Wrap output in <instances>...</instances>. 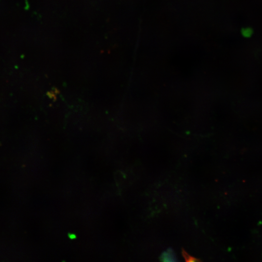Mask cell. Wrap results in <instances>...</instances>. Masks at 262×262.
Instances as JSON below:
<instances>
[{"instance_id": "2", "label": "cell", "mask_w": 262, "mask_h": 262, "mask_svg": "<svg viewBox=\"0 0 262 262\" xmlns=\"http://www.w3.org/2000/svg\"><path fill=\"white\" fill-rule=\"evenodd\" d=\"M182 255L186 262H199L200 261V259L194 257L190 255L184 249L182 250Z\"/></svg>"}, {"instance_id": "1", "label": "cell", "mask_w": 262, "mask_h": 262, "mask_svg": "<svg viewBox=\"0 0 262 262\" xmlns=\"http://www.w3.org/2000/svg\"><path fill=\"white\" fill-rule=\"evenodd\" d=\"M159 259L162 262H177L178 259L174 250L168 248L164 251L159 257Z\"/></svg>"}, {"instance_id": "3", "label": "cell", "mask_w": 262, "mask_h": 262, "mask_svg": "<svg viewBox=\"0 0 262 262\" xmlns=\"http://www.w3.org/2000/svg\"><path fill=\"white\" fill-rule=\"evenodd\" d=\"M253 33V31L252 29L249 27L244 28L241 30V34L244 37H250Z\"/></svg>"}]
</instances>
